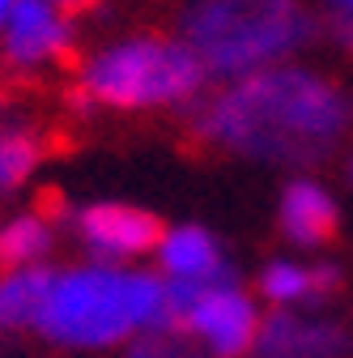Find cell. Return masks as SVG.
<instances>
[{
	"mask_svg": "<svg viewBox=\"0 0 353 358\" xmlns=\"http://www.w3.org/2000/svg\"><path fill=\"white\" fill-rule=\"evenodd\" d=\"M353 111L332 81L298 64H273L239 77L200 107L196 128L209 141L255 162L315 166L345 137Z\"/></svg>",
	"mask_w": 353,
	"mask_h": 358,
	"instance_id": "obj_1",
	"label": "cell"
},
{
	"mask_svg": "<svg viewBox=\"0 0 353 358\" xmlns=\"http://www.w3.org/2000/svg\"><path fill=\"white\" fill-rule=\"evenodd\" d=\"M34 333L64 350H111L137 341V333H183V320L166 299V278L81 264L52 278Z\"/></svg>",
	"mask_w": 353,
	"mask_h": 358,
	"instance_id": "obj_2",
	"label": "cell"
},
{
	"mask_svg": "<svg viewBox=\"0 0 353 358\" xmlns=\"http://www.w3.org/2000/svg\"><path fill=\"white\" fill-rule=\"evenodd\" d=\"M183 43L209 77H251L315 38V17L298 0H192Z\"/></svg>",
	"mask_w": 353,
	"mask_h": 358,
	"instance_id": "obj_3",
	"label": "cell"
},
{
	"mask_svg": "<svg viewBox=\"0 0 353 358\" xmlns=\"http://www.w3.org/2000/svg\"><path fill=\"white\" fill-rule=\"evenodd\" d=\"M204 64L188 43H162V38H132L119 48H107L81 73L85 103L107 107H162V103H188L204 85Z\"/></svg>",
	"mask_w": 353,
	"mask_h": 358,
	"instance_id": "obj_4",
	"label": "cell"
},
{
	"mask_svg": "<svg viewBox=\"0 0 353 358\" xmlns=\"http://www.w3.org/2000/svg\"><path fill=\"white\" fill-rule=\"evenodd\" d=\"M183 333L209 358H247L255 337H260V311L239 290V282L213 286V290H204L192 303V311L183 316Z\"/></svg>",
	"mask_w": 353,
	"mask_h": 358,
	"instance_id": "obj_5",
	"label": "cell"
},
{
	"mask_svg": "<svg viewBox=\"0 0 353 358\" xmlns=\"http://www.w3.org/2000/svg\"><path fill=\"white\" fill-rule=\"evenodd\" d=\"M73 227H77V239L98 256V264H119L132 256L158 252L166 235L153 213L132 205H85L73 213Z\"/></svg>",
	"mask_w": 353,
	"mask_h": 358,
	"instance_id": "obj_6",
	"label": "cell"
},
{
	"mask_svg": "<svg viewBox=\"0 0 353 358\" xmlns=\"http://www.w3.org/2000/svg\"><path fill=\"white\" fill-rule=\"evenodd\" d=\"M353 337L340 324L294 316L290 307H277L269 320H260V337L251 358H349Z\"/></svg>",
	"mask_w": 353,
	"mask_h": 358,
	"instance_id": "obj_7",
	"label": "cell"
},
{
	"mask_svg": "<svg viewBox=\"0 0 353 358\" xmlns=\"http://www.w3.org/2000/svg\"><path fill=\"white\" fill-rule=\"evenodd\" d=\"M68 48V26L52 0H17L5 26V60L13 69H34Z\"/></svg>",
	"mask_w": 353,
	"mask_h": 358,
	"instance_id": "obj_8",
	"label": "cell"
},
{
	"mask_svg": "<svg viewBox=\"0 0 353 358\" xmlns=\"http://www.w3.org/2000/svg\"><path fill=\"white\" fill-rule=\"evenodd\" d=\"M336 201L324 184L315 179H294L281 196V231L290 235V243L298 248H320L336 235Z\"/></svg>",
	"mask_w": 353,
	"mask_h": 358,
	"instance_id": "obj_9",
	"label": "cell"
},
{
	"mask_svg": "<svg viewBox=\"0 0 353 358\" xmlns=\"http://www.w3.org/2000/svg\"><path fill=\"white\" fill-rule=\"evenodd\" d=\"M158 264H162V273L170 282H200V278H213V273L226 268L222 248H217V239L204 227L166 231L162 243H158Z\"/></svg>",
	"mask_w": 353,
	"mask_h": 358,
	"instance_id": "obj_10",
	"label": "cell"
},
{
	"mask_svg": "<svg viewBox=\"0 0 353 358\" xmlns=\"http://www.w3.org/2000/svg\"><path fill=\"white\" fill-rule=\"evenodd\" d=\"M52 268H9L0 278V329L17 333V329H34L43 316V303L52 290Z\"/></svg>",
	"mask_w": 353,
	"mask_h": 358,
	"instance_id": "obj_11",
	"label": "cell"
},
{
	"mask_svg": "<svg viewBox=\"0 0 353 358\" xmlns=\"http://www.w3.org/2000/svg\"><path fill=\"white\" fill-rule=\"evenodd\" d=\"M52 243H56L52 222L38 217V213H22V217H13V222L0 227V264L34 268L43 256L52 252Z\"/></svg>",
	"mask_w": 353,
	"mask_h": 358,
	"instance_id": "obj_12",
	"label": "cell"
},
{
	"mask_svg": "<svg viewBox=\"0 0 353 358\" xmlns=\"http://www.w3.org/2000/svg\"><path fill=\"white\" fill-rule=\"evenodd\" d=\"M38 141L34 132L17 124H0V192H13L22 179L38 166Z\"/></svg>",
	"mask_w": 353,
	"mask_h": 358,
	"instance_id": "obj_13",
	"label": "cell"
},
{
	"mask_svg": "<svg viewBox=\"0 0 353 358\" xmlns=\"http://www.w3.org/2000/svg\"><path fill=\"white\" fill-rule=\"evenodd\" d=\"M260 294L269 299L273 307H294L302 303L311 290V264H294V260H273L260 273Z\"/></svg>",
	"mask_w": 353,
	"mask_h": 358,
	"instance_id": "obj_14",
	"label": "cell"
},
{
	"mask_svg": "<svg viewBox=\"0 0 353 358\" xmlns=\"http://www.w3.org/2000/svg\"><path fill=\"white\" fill-rule=\"evenodd\" d=\"M128 358H209L188 333H145L128 345Z\"/></svg>",
	"mask_w": 353,
	"mask_h": 358,
	"instance_id": "obj_15",
	"label": "cell"
},
{
	"mask_svg": "<svg viewBox=\"0 0 353 358\" xmlns=\"http://www.w3.org/2000/svg\"><path fill=\"white\" fill-rule=\"evenodd\" d=\"M340 286V264H332V260H324V264H311V290L324 299V294H332Z\"/></svg>",
	"mask_w": 353,
	"mask_h": 358,
	"instance_id": "obj_16",
	"label": "cell"
},
{
	"mask_svg": "<svg viewBox=\"0 0 353 358\" xmlns=\"http://www.w3.org/2000/svg\"><path fill=\"white\" fill-rule=\"evenodd\" d=\"M332 34L345 43V48H353V13H336L332 17Z\"/></svg>",
	"mask_w": 353,
	"mask_h": 358,
	"instance_id": "obj_17",
	"label": "cell"
},
{
	"mask_svg": "<svg viewBox=\"0 0 353 358\" xmlns=\"http://www.w3.org/2000/svg\"><path fill=\"white\" fill-rule=\"evenodd\" d=\"M13 9H17V0H0V30L9 26V17H13Z\"/></svg>",
	"mask_w": 353,
	"mask_h": 358,
	"instance_id": "obj_18",
	"label": "cell"
},
{
	"mask_svg": "<svg viewBox=\"0 0 353 358\" xmlns=\"http://www.w3.org/2000/svg\"><path fill=\"white\" fill-rule=\"evenodd\" d=\"M328 5H332L336 13H353V0H328Z\"/></svg>",
	"mask_w": 353,
	"mask_h": 358,
	"instance_id": "obj_19",
	"label": "cell"
},
{
	"mask_svg": "<svg viewBox=\"0 0 353 358\" xmlns=\"http://www.w3.org/2000/svg\"><path fill=\"white\" fill-rule=\"evenodd\" d=\"M56 9H77V5H85V0H52Z\"/></svg>",
	"mask_w": 353,
	"mask_h": 358,
	"instance_id": "obj_20",
	"label": "cell"
},
{
	"mask_svg": "<svg viewBox=\"0 0 353 358\" xmlns=\"http://www.w3.org/2000/svg\"><path fill=\"white\" fill-rule=\"evenodd\" d=\"M349 184H353V158H349Z\"/></svg>",
	"mask_w": 353,
	"mask_h": 358,
	"instance_id": "obj_21",
	"label": "cell"
}]
</instances>
